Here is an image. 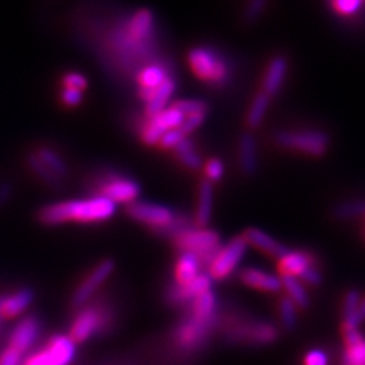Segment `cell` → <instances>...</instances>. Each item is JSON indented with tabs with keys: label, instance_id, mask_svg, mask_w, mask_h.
I'll use <instances>...</instances> for the list:
<instances>
[{
	"label": "cell",
	"instance_id": "cell-1",
	"mask_svg": "<svg viewBox=\"0 0 365 365\" xmlns=\"http://www.w3.org/2000/svg\"><path fill=\"white\" fill-rule=\"evenodd\" d=\"M78 34L95 52L98 61L114 76L139 75L143 67L160 63L155 17L151 9L110 19L83 17Z\"/></svg>",
	"mask_w": 365,
	"mask_h": 365
},
{
	"label": "cell",
	"instance_id": "cell-2",
	"mask_svg": "<svg viewBox=\"0 0 365 365\" xmlns=\"http://www.w3.org/2000/svg\"><path fill=\"white\" fill-rule=\"evenodd\" d=\"M118 205L104 197L67 200L44 205L38 212L40 222L60 225L66 222H102L113 218Z\"/></svg>",
	"mask_w": 365,
	"mask_h": 365
},
{
	"label": "cell",
	"instance_id": "cell-3",
	"mask_svg": "<svg viewBox=\"0 0 365 365\" xmlns=\"http://www.w3.org/2000/svg\"><path fill=\"white\" fill-rule=\"evenodd\" d=\"M187 60L193 73L209 86L222 87L230 83L232 64L216 49L195 48L189 52Z\"/></svg>",
	"mask_w": 365,
	"mask_h": 365
},
{
	"label": "cell",
	"instance_id": "cell-4",
	"mask_svg": "<svg viewBox=\"0 0 365 365\" xmlns=\"http://www.w3.org/2000/svg\"><path fill=\"white\" fill-rule=\"evenodd\" d=\"M274 142L284 150L302 153L312 157H322L329 148V137L326 133L312 128L282 130L274 134Z\"/></svg>",
	"mask_w": 365,
	"mask_h": 365
},
{
	"label": "cell",
	"instance_id": "cell-5",
	"mask_svg": "<svg viewBox=\"0 0 365 365\" xmlns=\"http://www.w3.org/2000/svg\"><path fill=\"white\" fill-rule=\"evenodd\" d=\"M220 244V235L209 228H198V230L187 228L175 236V245L181 250V253L195 255L201 265H210V262L221 248Z\"/></svg>",
	"mask_w": 365,
	"mask_h": 365
},
{
	"label": "cell",
	"instance_id": "cell-6",
	"mask_svg": "<svg viewBox=\"0 0 365 365\" xmlns=\"http://www.w3.org/2000/svg\"><path fill=\"white\" fill-rule=\"evenodd\" d=\"M96 197H104L114 204H131L140 195L139 182L114 173H104L95 178Z\"/></svg>",
	"mask_w": 365,
	"mask_h": 365
},
{
	"label": "cell",
	"instance_id": "cell-7",
	"mask_svg": "<svg viewBox=\"0 0 365 365\" xmlns=\"http://www.w3.org/2000/svg\"><path fill=\"white\" fill-rule=\"evenodd\" d=\"M247 241L244 236H236L230 242L220 248L209 265V276L212 280H224L241 264L244 255L247 253Z\"/></svg>",
	"mask_w": 365,
	"mask_h": 365
},
{
	"label": "cell",
	"instance_id": "cell-8",
	"mask_svg": "<svg viewBox=\"0 0 365 365\" xmlns=\"http://www.w3.org/2000/svg\"><path fill=\"white\" fill-rule=\"evenodd\" d=\"M127 213L130 218L137 222L150 225L153 230H160V228H165L169 224H173L177 216L173 210L165 207V205L145 201H134L128 204Z\"/></svg>",
	"mask_w": 365,
	"mask_h": 365
},
{
	"label": "cell",
	"instance_id": "cell-9",
	"mask_svg": "<svg viewBox=\"0 0 365 365\" xmlns=\"http://www.w3.org/2000/svg\"><path fill=\"white\" fill-rule=\"evenodd\" d=\"M185 122V114H181L173 106L165 108L162 113H158L153 119H146L143 123L140 135L143 143L154 146L158 145V140L162 135L170 130L180 128V125Z\"/></svg>",
	"mask_w": 365,
	"mask_h": 365
},
{
	"label": "cell",
	"instance_id": "cell-10",
	"mask_svg": "<svg viewBox=\"0 0 365 365\" xmlns=\"http://www.w3.org/2000/svg\"><path fill=\"white\" fill-rule=\"evenodd\" d=\"M113 269H114V264L111 260H102L101 264H98L93 269H91V272L86 277V280L76 288L72 303L75 306L86 304L90 300V297L93 295L102 284H104V282L111 276Z\"/></svg>",
	"mask_w": 365,
	"mask_h": 365
},
{
	"label": "cell",
	"instance_id": "cell-11",
	"mask_svg": "<svg viewBox=\"0 0 365 365\" xmlns=\"http://www.w3.org/2000/svg\"><path fill=\"white\" fill-rule=\"evenodd\" d=\"M169 76V67L163 63H154L143 67L135 78L137 84H139L137 93H139L140 99H143L145 102L150 101L154 95V91L162 86Z\"/></svg>",
	"mask_w": 365,
	"mask_h": 365
},
{
	"label": "cell",
	"instance_id": "cell-12",
	"mask_svg": "<svg viewBox=\"0 0 365 365\" xmlns=\"http://www.w3.org/2000/svg\"><path fill=\"white\" fill-rule=\"evenodd\" d=\"M104 314L98 307H86L78 314L71 329V336L75 342H83L93 336L104 324Z\"/></svg>",
	"mask_w": 365,
	"mask_h": 365
},
{
	"label": "cell",
	"instance_id": "cell-13",
	"mask_svg": "<svg viewBox=\"0 0 365 365\" xmlns=\"http://www.w3.org/2000/svg\"><path fill=\"white\" fill-rule=\"evenodd\" d=\"M212 288V277L209 274H200L198 277L185 283V284H174L168 292V299L173 303L193 300L202 292H207Z\"/></svg>",
	"mask_w": 365,
	"mask_h": 365
},
{
	"label": "cell",
	"instance_id": "cell-14",
	"mask_svg": "<svg viewBox=\"0 0 365 365\" xmlns=\"http://www.w3.org/2000/svg\"><path fill=\"white\" fill-rule=\"evenodd\" d=\"M38 332H40V326L36 318L34 317L23 318L21 322L16 326L14 332L11 334L9 347L20 353L28 351L34 346V342L37 341Z\"/></svg>",
	"mask_w": 365,
	"mask_h": 365
},
{
	"label": "cell",
	"instance_id": "cell-15",
	"mask_svg": "<svg viewBox=\"0 0 365 365\" xmlns=\"http://www.w3.org/2000/svg\"><path fill=\"white\" fill-rule=\"evenodd\" d=\"M287 73H288V60L282 55L274 56L268 64L264 81H262V93H265L268 98L276 96L284 83Z\"/></svg>",
	"mask_w": 365,
	"mask_h": 365
},
{
	"label": "cell",
	"instance_id": "cell-16",
	"mask_svg": "<svg viewBox=\"0 0 365 365\" xmlns=\"http://www.w3.org/2000/svg\"><path fill=\"white\" fill-rule=\"evenodd\" d=\"M51 365H71L76 355V342L68 335H56L46 346Z\"/></svg>",
	"mask_w": 365,
	"mask_h": 365
},
{
	"label": "cell",
	"instance_id": "cell-17",
	"mask_svg": "<svg viewBox=\"0 0 365 365\" xmlns=\"http://www.w3.org/2000/svg\"><path fill=\"white\" fill-rule=\"evenodd\" d=\"M239 168L247 177H253L257 170L259 157H257V142L256 137L251 133H244L239 139L237 145Z\"/></svg>",
	"mask_w": 365,
	"mask_h": 365
},
{
	"label": "cell",
	"instance_id": "cell-18",
	"mask_svg": "<svg viewBox=\"0 0 365 365\" xmlns=\"http://www.w3.org/2000/svg\"><path fill=\"white\" fill-rule=\"evenodd\" d=\"M314 267V257L304 251H287L279 259V271L280 276H292L299 279L302 274Z\"/></svg>",
	"mask_w": 365,
	"mask_h": 365
},
{
	"label": "cell",
	"instance_id": "cell-19",
	"mask_svg": "<svg viewBox=\"0 0 365 365\" xmlns=\"http://www.w3.org/2000/svg\"><path fill=\"white\" fill-rule=\"evenodd\" d=\"M241 280L255 289L265 292H279L282 291V280L279 276L265 272L257 268H247L241 272Z\"/></svg>",
	"mask_w": 365,
	"mask_h": 365
},
{
	"label": "cell",
	"instance_id": "cell-20",
	"mask_svg": "<svg viewBox=\"0 0 365 365\" xmlns=\"http://www.w3.org/2000/svg\"><path fill=\"white\" fill-rule=\"evenodd\" d=\"M277 329L271 324H251L233 330V338L239 341L256 342V344H268L277 339Z\"/></svg>",
	"mask_w": 365,
	"mask_h": 365
},
{
	"label": "cell",
	"instance_id": "cell-21",
	"mask_svg": "<svg viewBox=\"0 0 365 365\" xmlns=\"http://www.w3.org/2000/svg\"><path fill=\"white\" fill-rule=\"evenodd\" d=\"M242 236L247 241V244L259 248L260 251H264V253H267L272 257L280 259L288 251L287 247L277 242L276 239L271 237L265 232L259 230V228H248V230H245V233Z\"/></svg>",
	"mask_w": 365,
	"mask_h": 365
},
{
	"label": "cell",
	"instance_id": "cell-22",
	"mask_svg": "<svg viewBox=\"0 0 365 365\" xmlns=\"http://www.w3.org/2000/svg\"><path fill=\"white\" fill-rule=\"evenodd\" d=\"M175 88H177L175 79L173 76H169L166 81L154 91L151 99L146 101V106H145L146 119H153L158 113H162L166 108L169 99L174 95Z\"/></svg>",
	"mask_w": 365,
	"mask_h": 365
},
{
	"label": "cell",
	"instance_id": "cell-23",
	"mask_svg": "<svg viewBox=\"0 0 365 365\" xmlns=\"http://www.w3.org/2000/svg\"><path fill=\"white\" fill-rule=\"evenodd\" d=\"M34 300V294L31 289H20L14 294L0 299V315L6 318H14L21 315Z\"/></svg>",
	"mask_w": 365,
	"mask_h": 365
},
{
	"label": "cell",
	"instance_id": "cell-24",
	"mask_svg": "<svg viewBox=\"0 0 365 365\" xmlns=\"http://www.w3.org/2000/svg\"><path fill=\"white\" fill-rule=\"evenodd\" d=\"M207 329H209V322H201V319H197V318L189 319L187 323H185L177 330L178 344L187 349L195 347L198 342L207 335Z\"/></svg>",
	"mask_w": 365,
	"mask_h": 365
},
{
	"label": "cell",
	"instance_id": "cell-25",
	"mask_svg": "<svg viewBox=\"0 0 365 365\" xmlns=\"http://www.w3.org/2000/svg\"><path fill=\"white\" fill-rule=\"evenodd\" d=\"M213 207V186L209 180H202L198 187V201H197V213L195 224L198 228H205L210 222Z\"/></svg>",
	"mask_w": 365,
	"mask_h": 365
},
{
	"label": "cell",
	"instance_id": "cell-26",
	"mask_svg": "<svg viewBox=\"0 0 365 365\" xmlns=\"http://www.w3.org/2000/svg\"><path fill=\"white\" fill-rule=\"evenodd\" d=\"M201 264L195 255L181 253L175 265V279L178 284H185L200 276Z\"/></svg>",
	"mask_w": 365,
	"mask_h": 365
},
{
	"label": "cell",
	"instance_id": "cell-27",
	"mask_svg": "<svg viewBox=\"0 0 365 365\" xmlns=\"http://www.w3.org/2000/svg\"><path fill=\"white\" fill-rule=\"evenodd\" d=\"M34 153H36V155L41 160V162L48 166L60 180H64L67 177L68 169L64 158L58 151L53 150L51 146H40Z\"/></svg>",
	"mask_w": 365,
	"mask_h": 365
},
{
	"label": "cell",
	"instance_id": "cell-28",
	"mask_svg": "<svg viewBox=\"0 0 365 365\" xmlns=\"http://www.w3.org/2000/svg\"><path fill=\"white\" fill-rule=\"evenodd\" d=\"M282 280V289L287 291L288 299L299 307H307L309 306V295H307L304 284L300 282V279L292 276H280Z\"/></svg>",
	"mask_w": 365,
	"mask_h": 365
},
{
	"label": "cell",
	"instance_id": "cell-29",
	"mask_svg": "<svg viewBox=\"0 0 365 365\" xmlns=\"http://www.w3.org/2000/svg\"><path fill=\"white\" fill-rule=\"evenodd\" d=\"M26 163H28V168L32 170L34 174L37 175V178L40 181H43L44 185H48L49 187L52 189H61L63 186V180H60L58 177H56L52 170L46 166L41 160L36 155V153H31L28 157H26Z\"/></svg>",
	"mask_w": 365,
	"mask_h": 365
},
{
	"label": "cell",
	"instance_id": "cell-30",
	"mask_svg": "<svg viewBox=\"0 0 365 365\" xmlns=\"http://www.w3.org/2000/svg\"><path fill=\"white\" fill-rule=\"evenodd\" d=\"M174 151H175L177 157L181 160V163L185 165L186 168L197 170V169H200L202 166L201 155L197 153L195 143H193V140L189 139V137H185V139H182L177 145V148H175Z\"/></svg>",
	"mask_w": 365,
	"mask_h": 365
},
{
	"label": "cell",
	"instance_id": "cell-31",
	"mask_svg": "<svg viewBox=\"0 0 365 365\" xmlns=\"http://www.w3.org/2000/svg\"><path fill=\"white\" fill-rule=\"evenodd\" d=\"M215 309H216V297L212 291L202 292L193 299V306H192L193 318L201 319V322H209L215 314Z\"/></svg>",
	"mask_w": 365,
	"mask_h": 365
},
{
	"label": "cell",
	"instance_id": "cell-32",
	"mask_svg": "<svg viewBox=\"0 0 365 365\" xmlns=\"http://www.w3.org/2000/svg\"><path fill=\"white\" fill-rule=\"evenodd\" d=\"M269 102H271V98H268L265 93H262V91L256 95L247 113V125L250 128H257L259 125L264 122V118L269 107Z\"/></svg>",
	"mask_w": 365,
	"mask_h": 365
},
{
	"label": "cell",
	"instance_id": "cell-33",
	"mask_svg": "<svg viewBox=\"0 0 365 365\" xmlns=\"http://www.w3.org/2000/svg\"><path fill=\"white\" fill-rule=\"evenodd\" d=\"M364 213H365V201L362 200L341 202L334 210V215L339 220H350V218H355V216H361Z\"/></svg>",
	"mask_w": 365,
	"mask_h": 365
},
{
	"label": "cell",
	"instance_id": "cell-34",
	"mask_svg": "<svg viewBox=\"0 0 365 365\" xmlns=\"http://www.w3.org/2000/svg\"><path fill=\"white\" fill-rule=\"evenodd\" d=\"M279 314L282 324L287 329H292L297 323V306L288 299V297H283L279 303Z\"/></svg>",
	"mask_w": 365,
	"mask_h": 365
},
{
	"label": "cell",
	"instance_id": "cell-35",
	"mask_svg": "<svg viewBox=\"0 0 365 365\" xmlns=\"http://www.w3.org/2000/svg\"><path fill=\"white\" fill-rule=\"evenodd\" d=\"M175 110H178L185 116L189 114H197V113H207V104L200 99H181L173 104Z\"/></svg>",
	"mask_w": 365,
	"mask_h": 365
},
{
	"label": "cell",
	"instance_id": "cell-36",
	"mask_svg": "<svg viewBox=\"0 0 365 365\" xmlns=\"http://www.w3.org/2000/svg\"><path fill=\"white\" fill-rule=\"evenodd\" d=\"M365 0H332V6L339 16L351 17L362 9Z\"/></svg>",
	"mask_w": 365,
	"mask_h": 365
},
{
	"label": "cell",
	"instance_id": "cell-37",
	"mask_svg": "<svg viewBox=\"0 0 365 365\" xmlns=\"http://www.w3.org/2000/svg\"><path fill=\"white\" fill-rule=\"evenodd\" d=\"M268 5V0H248V4L244 9V21L247 25H251V23H255L259 20V17L264 14V11L267 9Z\"/></svg>",
	"mask_w": 365,
	"mask_h": 365
},
{
	"label": "cell",
	"instance_id": "cell-38",
	"mask_svg": "<svg viewBox=\"0 0 365 365\" xmlns=\"http://www.w3.org/2000/svg\"><path fill=\"white\" fill-rule=\"evenodd\" d=\"M344 365H365V339L346 350Z\"/></svg>",
	"mask_w": 365,
	"mask_h": 365
},
{
	"label": "cell",
	"instance_id": "cell-39",
	"mask_svg": "<svg viewBox=\"0 0 365 365\" xmlns=\"http://www.w3.org/2000/svg\"><path fill=\"white\" fill-rule=\"evenodd\" d=\"M204 174H205V177H207L205 180H209L210 182L221 180L224 175V165L221 160L210 158L209 162L204 165Z\"/></svg>",
	"mask_w": 365,
	"mask_h": 365
},
{
	"label": "cell",
	"instance_id": "cell-40",
	"mask_svg": "<svg viewBox=\"0 0 365 365\" xmlns=\"http://www.w3.org/2000/svg\"><path fill=\"white\" fill-rule=\"evenodd\" d=\"M205 114L207 113H197V114H189V116H185V122L180 125L178 130L185 135L193 133L202 125V122L205 119Z\"/></svg>",
	"mask_w": 365,
	"mask_h": 365
},
{
	"label": "cell",
	"instance_id": "cell-41",
	"mask_svg": "<svg viewBox=\"0 0 365 365\" xmlns=\"http://www.w3.org/2000/svg\"><path fill=\"white\" fill-rule=\"evenodd\" d=\"M185 137H187V135L182 134L178 128L170 130V131H168V133H165V134L162 135V139L158 140V145L162 146L163 150H175L177 145H178L182 139H185Z\"/></svg>",
	"mask_w": 365,
	"mask_h": 365
},
{
	"label": "cell",
	"instance_id": "cell-42",
	"mask_svg": "<svg viewBox=\"0 0 365 365\" xmlns=\"http://www.w3.org/2000/svg\"><path fill=\"white\" fill-rule=\"evenodd\" d=\"M63 86L66 88H76V90H84L87 87V78L79 73V72H68L63 76Z\"/></svg>",
	"mask_w": 365,
	"mask_h": 365
},
{
	"label": "cell",
	"instance_id": "cell-43",
	"mask_svg": "<svg viewBox=\"0 0 365 365\" xmlns=\"http://www.w3.org/2000/svg\"><path fill=\"white\" fill-rule=\"evenodd\" d=\"M361 299L362 297H361L359 291H356V289L347 292V295L344 297V304H342V314H344L346 318H349L353 312L358 309Z\"/></svg>",
	"mask_w": 365,
	"mask_h": 365
},
{
	"label": "cell",
	"instance_id": "cell-44",
	"mask_svg": "<svg viewBox=\"0 0 365 365\" xmlns=\"http://www.w3.org/2000/svg\"><path fill=\"white\" fill-rule=\"evenodd\" d=\"M61 101L67 107H78L83 102V91L76 88H63Z\"/></svg>",
	"mask_w": 365,
	"mask_h": 365
},
{
	"label": "cell",
	"instance_id": "cell-45",
	"mask_svg": "<svg viewBox=\"0 0 365 365\" xmlns=\"http://www.w3.org/2000/svg\"><path fill=\"white\" fill-rule=\"evenodd\" d=\"M365 322V295L361 299V303L358 306V309L353 312L349 318H346L344 326L342 327H350V329H358L361 323Z\"/></svg>",
	"mask_w": 365,
	"mask_h": 365
},
{
	"label": "cell",
	"instance_id": "cell-46",
	"mask_svg": "<svg viewBox=\"0 0 365 365\" xmlns=\"http://www.w3.org/2000/svg\"><path fill=\"white\" fill-rule=\"evenodd\" d=\"M23 364V353L14 349H5L4 353H0V365H21Z\"/></svg>",
	"mask_w": 365,
	"mask_h": 365
},
{
	"label": "cell",
	"instance_id": "cell-47",
	"mask_svg": "<svg viewBox=\"0 0 365 365\" xmlns=\"http://www.w3.org/2000/svg\"><path fill=\"white\" fill-rule=\"evenodd\" d=\"M304 365H329V356L324 350H311L304 358Z\"/></svg>",
	"mask_w": 365,
	"mask_h": 365
},
{
	"label": "cell",
	"instance_id": "cell-48",
	"mask_svg": "<svg viewBox=\"0 0 365 365\" xmlns=\"http://www.w3.org/2000/svg\"><path fill=\"white\" fill-rule=\"evenodd\" d=\"M299 279H300L302 283L312 284V287H317V284L322 283V274H319V271L314 265L311 268H307Z\"/></svg>",
	"mask_w": 365,
	"mask_h": 365
},
{
	"label": "cell",
	"instance_id": "cell-49",
	"mask_svg": "<svg viewBox=\"0 0 365 365\" xmlns=\"http://www.w3.org/2000/svg\"><path fill=\"white\" fill-rule=\"evenodd\" d=\"M13 192L14 187L9 181H0V207H4L13 198Z\"/></svg>",
	"mask_w": 365,
	"mask_h": 365
},
{
	"label": "cell",
	"instance_id": "cell-50",
	"mask_svg": "<svg viewBox=\"0 0 365 365\" xmlns=\"http://www.w3.org/2000/svg\"><path fill=\"white\" fill-rule=\"evenodd\" d=\"M25 365H51V361H49L48 353H46V350L43 349L38 353H34L32 356H29Z\"/></svg>",
	"mask_w": 365,
	"mask_h": 365
},
{
	"label": "cell",
	"instance_id": "cell-51",
	"mask_svg": "<svg viewBox=\"0 0 365 365\" xmlns=\"http://www.w3.org/2000/svg\"><path fill=\"white\" fill-rule=\"evenodd\" d=\"M344 339H346V346H355L358 342H361L364 338L359 334L358 329H350V327H344Z\"/></svg>",
	"mask_w": 365,
	"mask_h": 365
}]
</instances>
